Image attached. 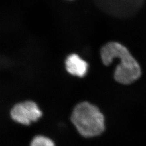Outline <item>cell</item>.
Masks as SVG:
<instances>
[{
    "mask_svg": "<svg viewBox=\"0 0 146 146\" xmlns=\"http://www.w3.org/2000/svg\"><path fill=\"white\" fill-rule=\"evenodd\" d=\"M100 55L106 66L110 65L114 58L120 60V63L114 73V78L117 82L128 84L140 77L141 70L139 63L122 44L118 42H108L101 49Z\"/></svg>",
    "mask_w": 146,
    "mask_h": 146,
    "instance_id": "1",
    "label": "cell"
},
{
    "mask_svg": "<svg viewBox=\"0 0 146 146\" xmlns=\"http://www.w3.org/2000/svg\"><path fill=\"white\" fill-rule=\"evenodd\" d=\"M70 120L85 137L99 135L104 130V115L96 106L88 102H80L74 107Z\"/></svg>",
    "mask_w": 146,
    "mask_h": 146,
    "instance_id": "2",
    "label": "cell"
},
{
    "mask_svg": "<svg viewBox=\"0 0 146 146\" xmlns=\"http://www.w3.org/2000/svg\"><path fill=\"white\" fill-rule=\"evenodd\" d=\"M41 116L42 112L37 104L31 101L18 103L13 106L11 111V119L24 125H29L31 122L36 121Z\"/></svg>",
    "mask_w": 146,
    "mask_h": 146,
    "instance_id": "3",
    "label": "cell"
},
{
    "mask_svg": "<svg viewBox=\"0 0 146 146\" xmlns=\"http://www.w3.org/2000/svg\"><path fill=\"white\" fill-rule=\"evenodd\" d=\"M66 68L68 73L78 77L84 76L87 70L88 64L78 55L72 54L66 60Z\"/></svg>",
    "mask_w": 146,
    "mask_h": 146,
    "instance_id": "4",
    "label": "cell"
},
{
    "mask_svg": "<svg viewBox=\"0 0 146 146\" xmlns=\"http://www.w3.org/2000/svg\"><path fill=\"white\" fill-rule=\"evenodd\" d=\"M30 146H55L53 141L44 136H36L31 140Z\"/></svg>",
    "mask_w": 146,
    "mask_h": 146,
    "instance_id": "5",
    "label": "cell"
}]
</instances>
